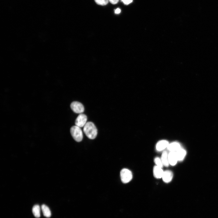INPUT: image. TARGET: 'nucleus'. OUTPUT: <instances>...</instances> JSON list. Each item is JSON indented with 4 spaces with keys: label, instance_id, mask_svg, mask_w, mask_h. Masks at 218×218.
<instances>
[{
    "label": "nucleus",
    "instance_id": "f257e3e1",
    "mask_svg": "<svg viewBox=\"0 0 218 218\" xmlns=\"http://www.w3.org/2000/svg\"><path fill=\"white\" fill-rule=\"evenodd\" d=\"M83 131L87 137L90 139H95L97 135V128L91 122H88L83 128Z\"/></svg>",
    "mask_w": 218,
    "mask_h": 218
},
{
    "label": "nucleus",
    "instance_id": "f03ea898",
    "mask_svg": "<svg viewBox=\"0 0 218 218\" xmlns=\"http://www.w3.org/2000/svg\"><path fill=\"white\" fill-rule=\"evenodd\" d=\"M70 133L73 139L76 141H81L83 137L82 130L80 127L76 125L72 127L70 129Z\"/></svg>",
    "mask_w": 218,
    "mask_h": 218
},
{
    "label": "nucleus",
    "instance_id": "7ed1b4c3",
    "mask_svg": "<svg viewBox=\"0 0 218 218\" xmlns=\"http://www.w3.org/2000/svg\"><path fill=\"white\" fill-rule=\"evenodd\" d=\"M120 177L122 183H128L132 178V173L129 170L124 168L120 172Z\"/></svg>",
    "mask_w": 218,
    "mask_h": 218
},
{
    "label": "nucleus",
    "instance_id": "20e7f679",
    "mask_svg": "<svg viewBox=\"0 0 218 218\" xmlns=\"http://www.w3.org/2000/svg\"><path fill=\"white\" fill-rule=\"evenodd\" d=\"M72 110L75 113L77 114H81L84 112V108L83 105L78 101H73L70 105Z\"/></svg>",
    "mask_w": 218,
    "mask_h": 218
},
{
    "label": "nucleus",
    "instance_id": "39448f33",
    "mask_svg": "<svg viewBox=\"0 0 218 218\" xmlns=\"http://www.w3.org/2000/svg\"><path fill=\"white\" fill-rule=\"evenodd\" d=\"M87 120V116L83 114H80L76 118L75 121L76 125L80 127H84L86 123Z\"/></svg>",
    "mask_w": 218,
    "mask_h": 218
},
{
    "label": "nucleus",
    "instance_id": "423d86ee",
    "mask_svg": "<svg viewBox=\"0 0 218 218\" xmlns=\"http://www.w3.org/2000/svg\"><path fill=\"white\" fill-rule=\"evenodd\" d=\"M173 177V174L171 171L166 170L164 172L162 178L164 182L168 183L172 180Z\"/></svg>",
    "mask_w": 218,
    "mask_h": 218
},
{
    "label": "nucleus",
    "instance_id": "0eeeda50",
    "mask_svg": "<svg viewBox=\"0 0 218 218\" xmlns=\"http://www.w3.org/2000/svg\"><path fill=\"white\" fill-rule=\"evenodd\" d=\"M168 159L169 164L174 166L178 161L176 152H170L168 154Z\"/></svg>",
    "mask_w": 218,
    "mask_h": 218
},
{
    "label": "nucleus",
    "instance_id": "6e6552de",
    "mask_svg": "<svg viewBox=\"0 0 218 218\" xmlns=\"http://www.w3.org/2000/svg\"><path fill=\"white\" fill-rule=\"evenodd\" d=\"M169 143L165 140H162L158 141L156 145V149L158 151H161L167 148Z\"/></svg>",
    "mask_w": 218,
    "mask_h": 218
},
{
    "label": "nucleus",
    "instance_id": "1a4fd4ad",
    "mask_svg": "<svg viewBox=\"0 0 218 218\" xmlns=\"http://www.w3.org/2000/svg\"><path fill=\"white\" fill-rule=\"evenodd\" d=\"M164 172L162 168L156 165L154 166L153 168L154 175L157 179H160L162 177Z\"/></svg>",
    "mask_w": 218,
    "mask_h": 218
},
{
    "label": "nucleus",
    "instance_id": "9d476101",
    "mask_svg": "<svg viewBox=\"0 0 218 218\" xmlns=\"http://www.w3.org/2000/svg\"><path fill=\"white\" fill-rule=\"evenodd\" d=\"M181 147V145L179 143L174 142L169 144L167 148L170 152H176Z\"/></svg>",
    "mask_w": 218,
    "mask_h": 218
},
{
    "label": "nucleus",
    "instance_id": "9b49d317",
    "mask_svg": "<svg viewBox=\"0 0 218 218\" xmlns=\"http://www.w3.org/2000/svg\"><path fill=\"white\" fill-rule=\"evenodd\" d=\"M176 153L178 161H179L183 160L186 154V150L182 147L176 151Z\"/></svg>",
    "mask_w": 218,
    "mask_h": 218
},
{
    "label": "nucleus",
    "instance_id": "f8f14e48",
    "mask_svg": "<svg viewBox=\"0 0 218 218\" xmlns=\"http://www.w3.org/2000/svg\"><path fill=\"white\" fill-rule=\"evenodd\" d=\"M163 166L168 167L169 164L168 159V154L166 151H164L160 158Z\"/></svg>",
    "mask_w": 218,
    "mask_h": 218
},
{
    "label": "nucleus",
    "instance_id": "ddd939ff",
    "mask_svg": "<svg viewBox=\"0 0 218 218\" xmlns=\"http://www.w3.org/2000/svg\"><path fill=\"white\" fill-rule=\"evenodd\" d=\"M41 208L43 214L45 216L47 217H49L51 216V212L48 206L45 204H43L41 205Z\"/></svg>",
    "mask_w": 218,
    "mask_h": 218
},
{
    "label": "nucleus",
    "instance_id": "4468645a",
    "mask_svg": "<svg viewBox=\"0 0 218 218\" xmlns=\"http://www.w3.org/2000/svg\"><path fill=\"white\" fill-rule=\"evenodd\" d=\"M32 212L34 216L36 218H39L40 216V208L38 205H34L32 209Z\"/></svg>",
    "mask_w": 218,
    "mask_h": 218
},
{
    "label": "nucleus",
    "instance_id": "2eb2a0df",
    "mask_svg": "<svg viewBox=\"0 0 218 218\" xmlns=\"http://www.w3.org/2000/svg\"><path fill=\"white\" fill-rule=\"evenodd\" d=\"M154 162L156 166L162 168L163 165L161 159L159 157H156L154 159Z\"/></svg>",
    "mask_w": 218,
    "mask_h": 218
},
{
    "label": "nucleus",
    "instance_id": "dca6fc26",
    "mask_svg": "<svg viewBox=\"0 0 218 218\" xmlns=\"http://www.w3.org/2000/svg\"><path fill=\"white\" fill-rule=\"evenodd\" d=\"M97 4L101 5H107L109 1V0H94Z\"/></svg>",
    "mask_w": 218,
    "mask_h": 218
},
{
    "label": "nucleus",
    "instance_id": "f3484780",
    "mask_svg": "<svg viewBox=\"0 0 218 218\" xmlns=\"http://www.w3.org/2000/svg\"><path fill=\"white\" fill-rule=\"evenodd\" d=\"M123 3L126 5H128L131 3L133 0H121Z\"/></svg>",
    "mask_w": 218,
    "mask_h": 218
},
{
    "label": "nucleus",
    "instance_id": "a211bd4d",
    "mask_svg": "<svg viewBox=\"0 0 218 218\" xmlns=\"http://www.w3.org/2000/svg\"><path fill=\"white\" fill-rule=\"evenodd\" d=\"M119 0H109V1L113 4H115L118 3Z\"/></svg>",
    "mask_w": 218,
    "mask_h": 218
},
{
    "label": "nucleus",
    "instance_id": "6ab92c4d",
    "mask_svg": "<svg viewBox=\"0 0 218 218\" xmlns=\"http://www.w3.org/2000/svg\"><path fill=\"white\" fill-rule=\"evenodd\" d=\"M114 12L115 14H118L121 12V10L120 8H117L115 10Z\"/></svg>",
    "mask_w": 218,
    "mask_h": 218
}]
</instances>
